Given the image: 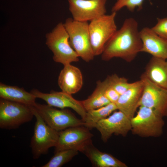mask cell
I'll return each mask as SVG.
<instances>
[{
  "label": "cell",
  "mask_w": 167,
  "mask_h": 167,
  "mask_svg": "<svg viewBox=\"0 0 167 167\" xmlns=\"http://www.w3.org/2000/svg\"><path fill=\"white\" fill-rule=\"evenodd\" d=\"M46 44L53 52L55 62L65 65L79 61V57L70 44L64 24H58L51 32L46 34Z\"/></svg>",
  "instance_id": "obj_2"
},
{
  "label": "cell",
  "mask_w": 167,
  "mask_h": 167,
  "mask_svg": "<svg viewBox=\"0 0 167 167\" xmlns=\"http://www.w3.org/2000/svg\"><path fill=\"white\" fill-rule=\"evenodd\" d=\"M78 152L72 149L61 150L54 153L49 161L42 167H60L71 161Z\"/></svg>",
  "instance_id": "obj_22"
},
{
  "label": "cell",
  "mask_w": 167,
  "mask_h": 167,
  "mask_svg": "<svg viewBox=\"0 0 167 167\" xmlns=\"http://www.w3.org/2000/svg\"><path fill=\"white\" fill-rule=\"evenodd\" d=\"M142 47L138 22L133 18H128L105 44L101 54V58L108 61L114 58H119L130 62L142 52Z\"/></svg>",
  "instance_id": "obj_1"
},
{
  "label": "cell",
  "mask_w": 167,
  "mask_h": 167,
  "mask_svg": "<svg viewBox=\"0 0 167 167\" xmlns=\"http://www.w3.org/2000/svg\"><path fill=\"white\" fill-rule=\"evenodd\" d=\"M84 125L67 128L59 131L58 141L54 153L59 151L72 149L83 153L92 143L93 134Z\"/></svg>",
  "instance_id": "obj_9"
},
{
  "label": "cell",
  "mask_w": 167,
  "mask_h": 167,
  "mask_svg": "<svg viewBox=\"0 0 167 167\" xmlns=\"http://www.w3.org/2000/svg\"><path fill=\"white\" fill-rule=\"evenodd\" d=\"M163 117L153 109L140 106L136 115L131 119V131L142 137H157L163 133Z\"/></svg>",
  "instance_id": "obj_3"
},
{
  "label": "cell",
  "mask_w": 167,
  "mask_h": 167,
  "mask_svg": "<svg viewBox=\"0 0 167 167\" xmlns=\"http://www.w3.org/2000/svg\"><path fill=\"white\" fill-rule=\"evenodd\" d=\"M116 12L106 14L91 21L88 25L91 44L95 56L102 54L104 47L117 31Z\"/></svg>",
  "instance_id": "obj_6"
},
{
  "label": "cell",
  "mask_w": 167,
  "mask_h": 167,
  "mask_svg": "<svg viewBox=\"0 0 167 167\" xmlns=\"http://www.w3.org/2000/svg\"><path fill=\"white\" fill-rule=\"evenodd\" d=\"M157 20L156 24L151 28L156 34L167 40V17Z\"/></svg>",
  "instance_id": "obj_25"
},
{
  "label": "cell",
  "mask_w": 167,
  "mask_h": 167,
  "mask_svg": "<svg viewBox=\"0 0 167 167\" xmlns=\"http://www.w3.org/2000/svg\"><path fill=\"white\" fill-rule=\"evenodd\" d=\"M32 106L49 126L58 131L70 127L84 126L83 120L78 118L68 109H58L48 105L36 102Z\"/></svg>",
  "instance_id": "obj_8"
},
{
  "label": "cell",
  "mask_w": 167,
  "mask_h": 167,
  "mask_svg": "<svg viewBox=\"0 0 167 167\" xmlns=\"http://www.w3.org/2000/svg\"><path fill=\"white\" fill-rule=\"evenodd\" d=\"M117 109L116 104L110 102L101 108L87 111L85 117L83 119L84 126L89 130L95 128L99 121L107 117Z\"/></svg>",
  "instance_id": "obj_21"
},
{
  "label": "cell",
  "mask_w": 167,
  "mask_h": 167,
  "mask_svg": "<svg viewBox=\"0 0 167 167\" xmlns=\"http://www.w3.org/2000/svg\"><path fill=\"white\" fill-rule=\"evenodd\" d=\"M141 79L143 80L144 88L139 107L149 108L163 117H167V89L154 84L142 75Z\"/></svg>",
  "instance_id": "obj_10"
},
{
  "label": "cell",
  "mask_w": 167,
  "mask_h": 167,
  "mask_svg": "<svg viewBox=\"0 0 167 167\" xmlns=\"http://www.w3.org/2000/svg\"><path fill=\"white\" fill-rule=\"evenodd\" d=\"M1 98L32 106L35 103L36 97L31 92L15 86H10L2 83L0 84Z\"/></svg>",
  "instance_id": "obj_19"
},
{
  "label": "cell",
  "mask_w": 167,
  "mask_h": 167,
  "mask_svg": "<svg viewBox=\"0 0 167 167\" xmlns=\"http://www.w3.org/2000/svg\"><path fill=\"white\" fill-rule=\"evenodd\" d=\"M144 0H117L112 8V12H117L122 8L126 7L131 11H133L136 7L139 10L142 9Z\"/></svg>",
  "instance_id": "obj_24"
},
{
  "label": "cell",
  "mask_w": 167,
  "mask_h": 167,
  "mask_svg": "<svg viewBox=\"0 0 167 167\" xmlns=\"http://www.w3.org/2000/svg\"><path fill=\"white\" fill-rule=\"evenodd\" d=\"M142 75L154 84L167 89V59L152 56Z\"/></svg>",
  "instance_id": "obj_17"
},
{
  "label": "cell",
  "mask_w": 167,
  "mask_h": 167,
  "mask_svg": "<svg viewBox=\"0 0 167 167\" xmlns=\"http://www.w3.org/2000/svg\"><path fill=\"white\" fill-rule=\"evenodd\" d=\"M64 24L69 35L70 44L79 57L86 62L92 60L95 56L91 44L88 22L68 18Z\"/></svg>",
  "instance_id": "obj_4"
},
{
  "label": "cell",
  "mask_w": 167,
  "mask_h": 167,
  "mask_svg": "<svg viewBox=\"0 0 167 167\" xmlns=\"http://www.w3.org/2000/svg\"><path fill=\"white\" fill-rule=\"evenodd\" d=\"M108 84L106 78L103 81H97L96 87L92 94L86 99L80 101L86 111L101 108L110 103L105 95Z\"/></svg>",
  "instance_id": "obj_20"
},
{
  "label": "cell",
  "mask_w": 167,
  "mask_h": 167,
  "mask_svg": "<svg viewBox=\"0 0 167 167\" xmlns=\"http://www.w3.org/2000/svg\"><path fill=\"white\" fill-rule=\"evenodd\" d=\"M95 128L100 132L102 141L105 143L113 134L126 136L131 131V119L121 111H114L99 121Z\"/></svg>",
  "instance_id": "obj_11"
},
{
  "label": "cell",
  "mask_w": 167,
  "mask_h": 167,
  "mask_svg": "<svg viewBox=\"0 0 167 167\" xmlns=\"http://www.w3.org/2000/svg\"><path fill=\"white\" fill-rule=\"evenodd\" d=\"M105 95L110 102L115 104L118 101L120 96V95L110 86L109 83L105 91Z\"/></svg>",
  "instance_id": "obj_26"
},
{
  "label": "cell",
  "mask_w": 167,
  "mask_h": 167,
  "mask_svg": "<svg viewBox=\"0 0 167 167\" xmlns=\"http://www.w3.org/2000/svg\"><path fill=\"white\" fill-rule=\"evenodd\" d=\"M106 78L109 85L120 95L127 91L133 84L128 83L126 78L119 77L116 74L109 76Z\"/></svg>",
  "instance_id": "obj_23"
},
{
  "label": "cell",
  "mask_w": 167,
  "mask_h": 167,
  "mask_svg": "<svg viewBox=\"0 0 167 167\" xmlns=\"http://www.w3.org/2000/svg\"><path fill=\"white\" fill-rule=\"evenodd\" d=\"M36 98H39L45 101L49 106L64 109L67 108H71L83 119L85 116V110L80 101L74 98L72 95L62 91L58 92L54 91L50 93H43L37 89H34L30 92Z\"/></svg>",
  "instance_id": "obj_13"
},
{
  "label": "cell",
  "mask_w": 167,
  "mask_h": 167,
  "mask_svg": "<svg viewBox=\"0 0 167 167\" xmlns=\"http://www.w3.org/2000/svg\"><path fill=\"white\" fill-rule=\"evenodd\" d=\"M144 88V82L142 79L133 83L131 87L120 95L116 103L118 109L123 113L131 119L135 113L141 97Z\"/></svg>",
  "instance_id": "obj_14"
},
{
  "label": "cell",
  "mask_w": 167,
  "mask_h": 167,
  "mask_svg": "<svg viewBox=\"0 0 167 167\" xmlns=\"http://www.w3.org/2000/svg\"><path fill=\"white\" fill-rule=\"evenodd\" d=\"M36 121L30 146L34 159L47 154L49 149L56 146L59 131L49 126L32 106H30Z\"/></svg>",
  "instance_id": "obj_5"
},
{
  "label": "cell",
  "mask_w": 167,
  "mask_h": 167,
  "mask_svg": "<svg viewBox=\"0 0 167 167\" xmlns=\"http://www.w3.org/2000/svg\"><path fill=\"white\" fill-rule=\"evenodd\" d=\"M95 167H127L124 163L110 154L103 152L92 144L88 146L83 152Z\"/></svg>",
  "instance_id": "obj_18"
},
{
  "label": "cell",
  "mask_w": 167,
  "mask_h": 167,
  "mask_svg": "<svg viewBox=\"0 0 167 167\" xmlns=\"http://www.w3.org/2000/svg\"><path fill=\"white\" fill-rule=\"evenodd\" d=\"M61 71L58 84L62 92L72 95L78 92L83 84L81 72L79 68L69 64Z\"/></svg>",
  "instance_id": "obj_16"
},
{
  "label": "cell",
  "mask_w": 167,
  "mask_h": 167,
  "mask_svg": "<svg viewBox=\"0 0 167 167\" xmlns=\"http://www.w3.org/2000/svg\"><path fill=\"white\" fill-rule=\"evenodd\" d=\"M140 34L143 43L142 52L167 59V40L160 37L148 27L143 28Z\"/></svg>",
  "instance_id": "obj_15"
},
{
  "label": "cell",
  "mask_w": 167,
  "mask_h": 167,
  "mask_svg": "<svg viewBox=\"0 0 167 167\" xmlns=\"http://www.w3.org/2000/svg\"><path fill=\"white\" fill-rule=\"evenodd\" d=\"M73 18L90 21L105 14L106 0H68Z\"/></svg>",
  "instance_id": "obj_12"
},
{
  "label": "cell",
  "mask_w": 167,
  "mask_h": 167,
  "mask_svg": "<svg viewBox=\"0 0 167 167\" xmlns=\"http://www.w3.org/2000/svg\"><path fill=\"white\" fill-rule=\"evenodd\" d=\"M34 116L30 106L2 98L0 100V127L17 129Z\"/></svg>",
  "instance_id": "obj_7"
}]
</instances>
